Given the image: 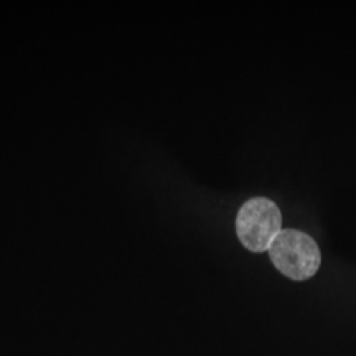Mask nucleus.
Returning <instances> with one entry per match:
<instances>
[{
  "label": "nucleus",
  "instance_id": "nucleus-1",
  "mask_svg": "<svg viewBox=\"0 0 356 356\" xmlns=\"http://www.w3.org/2000/svg\"><path fill=\"white\" fill-rule=\"evenodd\" d=\"M268 252L276 269L291 280H307L318 272L321 266L318 244L298 229H281Z\"/></svg>",
  "mask_w": 356,
  "mask_h": 356
},
{
  "label": "nucleus",
  "instance_id": "nucleus-2",
  "mask_svg": "<svg viewBox=\"0 0 356 356\" xmlns=\"http://www.w3.org/2000/svg\"><path fill=\"white\" fill-rule=\"evenodd\" d=\"M282 225L279 206L266 197H254L243 204L236 216L239 241L251 252H264L279 235Z\"/></svg>",
  "mask_w": 356,
  "mask_h": 356
}]
</instances>
